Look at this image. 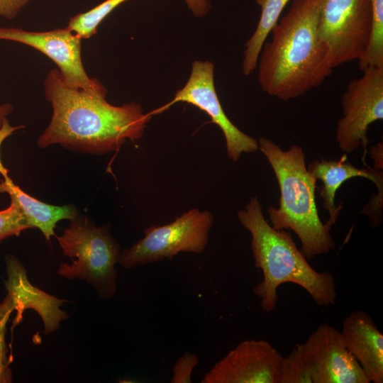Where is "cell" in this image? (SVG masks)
Instances as JSON below:
<instances>
[{
    "label": "cell",
    "instance_id": "6da1fadb",
    "mask_svg": "<svg viewBox=\"0 0 383 383\" xmlns=\"http://www.w3.org/2000/svg\"><path fill=\"white\" fill-rule=\"evenodd\" d=\"M44 89L52 116L37 142L42 148L60 144L84 153L116 151L126 140L141 138L152 116L136 103L116 106L107 102L106 94L71 88L55 69L45 78Z\"/></svg>",
    "mask_w": 383,
    "mask_h": 383
},
{
    "label": "cell",
    "instance_id": "7a4b0ae2",
    "mask_svg": "<svg viewBox=\"0 0 383 383\" xmlns=\"http://www.w3.org/2000/svg\"><path fill=\"white\" fill-rule=\"evenodd\" d=\"M258 57V83L269 96L287 101L319 87L333 70L318 27L315 0H292L271 30Z\"/></svg>",
    "mask_w": 383,
    "mask_h": 383
},
{
    "label": "cell",
    "instance_id": "3957f363",
    "mask_svg": "<svg viewBox=\"0 0 383 383\" xmlns=\"http://www.w3.org/2000/svg\"><path fill=\"white\" fill-rule=\"evenodd\" d=\"M237 217L251 234L254 265L263 274L262 280L254 287L252 292L264 312L276 309L277 289L285 283L302 287L318 306L335 304L337 291L333 275L316 271L296 247L291 233L269 224L257 197H252L244 209L239 210Z\"/></svg>",
    "mask_w": 383,
    "mask_h": 383
},
{
    "label": "cell",
    "instance_id": "277c9868",
    "mask_svg": "<svg viewBox=\"0 0 383 383\" xmlns=\"http://www.w3.org/2000/svg\"><path fill=\"white\" fill-rule=\"evenodd\" d=\"M257 142L258 150L271 165L280 190L278 208L267 209L271 226L277 230L293 231L307 260L328 252L335 246L330 233L333 225L321 221L315 199L316 179L306 168L302 147L293 145L283 150L269 138L261 137Z\"/></svg>",
    "mask_w": 383,
    "mask_h": 383
},
{
    "label": "cell",
    "instance_id": "5b68a950",
    "mask_svg": "<svg viewBox=\"0 0 383 383\" xmlns=\"http://www.w3.org/2000/svg\"><path fill=\"white\" fill-rule=\"evenodd\" d=\"M57 238L64 255L76 258L71 265L61 264L59 274L68 279H86L102 299H111L116 292L115 265L121 252L109 226L96 227L87 216L78 213Z\"/></svg>",
    "mask_w": 383,
    "mask_h": 383
},
{
    "label": "cell",
    "instance_id": "8992f818",
    "mask_svg": "<svg viewBox=\"0 0 383 383\" xmlns=\"http://www.w3.org/2000/svg\"><path fill=\"white\" fill-rule=\"evenodd\" d=\"M213 222L209 211L191 209L170 223L150 226L144 231L142 239L121 252L118 263L131 269L172 260L179 252L202 253Z\"/></svg>",
    "mask_w": 383,
    "mask_h": 383
},
{
    "label": "cell",
    "instance_id": "52a82bcc",
    "mask_svg": "<svg viewBox=\"0 0 383 383\" xmlns=\"http://www.w3.org/2000/svg\"><path fill=\"white\" fill-rule=\"evenodd\" d=\"M319 35L333 68L359 60L370 42V0H315Z\"/></svg>",
    "mask_w": 383,
    "mask_h": 383
},
{
    "label": "cell",
    "instance_id": "ba28073f",
    "mask_svg": "<svg viewBox=\"0 0 383 383\" xmlns=\"http://www.w3.org/2000/svg\"><path fill=\"white\" fill-rule=\"evenodd\" d=\"M351 80L341 97L343 117L337 122L335 140L343 152L362 148L365 162L369 126L383 119V67H369Z\"/></svg>",
    "mask_w": 383,
    "mask_h": 383
},
{
    "label": "cell",
    "instance_id": "9c48e42d",
    "mask_svg": "<svg viewBox=\"0 0 383 383\" xmlns=\"http://www.w3.org/2000/svg\"><path fill=\"white\" fill-rule=\"evenodd\" d=\"M0 40L21 43L45 54L58 67L68 87L96 94H107L98 79L86 73L81 57L82 38L67 27L46 32L0 27Z\"/></svg>",
    "mask_w": 383,
    "mask_h": 383
},
{
    "label": "cell",
    "instance_id": "30bf717a",
    "mask_svg": "<svg viewBox=\"0 0 383 383\" xmlns=\"http://www.w3.org/2000/svg\"><path fill=\"white\" fill-rule=\"evenodd\" d=\"M177 102L194 105L211 117L223 133L230 160L238 161L243 153H252L258 150L257 140L242 132L225 113L216 91L214 66L211 62L194 61L186 84L176 92L171 101L150 114L162 112Z\"/></svg>",
    "mask_w": 383,
    "mask_h": 383
},
{
    "label": "cell",
    "instance_id": "8fae6325",
    "mask_svg": "<svg viewBox=\"0 0 383 383\" xmlns=\"http://www.w3.org/2000/svg\"><path fill=\"white\" fill-rule=\"evenodd\" d=\"M311 383H370L362 367L347 349L341 333L320 324L298 344Z\"/></svg>",
    "mask_w": 383,
    "mask_h": 383
},
{
    "label": "cell",
    "instance_id": "7c38bea8",
    "mask_svg": "<svg viewBox=\"0 0 383 383\" xmlns=\"http://www.w3.org/2000/svg\"><path fill=\"white\" fill-rule=\"evenodd\" d=\"M283 356L268 341L245 340L217 362L201 383H279Z\"/></svg>",
    "mask_w": 383,
    "mask_h": 383
},
{
    "label": "cell",
    "instance_id": "4fadbf2b",
    "mask_svg": "<svg viewBox=\"0 0 383 383\" xmlns=\"http://www.w3.org/2000/svg\"><path fill=\"white\" fill-rule=\"evenodd\" d=\"M340 333L370 383H382L383 335L370 315L361 310L351 312L343 319Z\"/></svg>",
    "mask_w": 383,
    "mask_h": 383
},
{
    "label": "cell",
    "instance_id": "5bb4252c",
    "mask_svg": "<svg viewBox=\"0 0 383 383\" xmlns=\"http://www.w3.org/2000/svg\"><path fill=\"white\" fill-rule=\"evenodd\" d=\"M8 279L5 285L8 294L15 302L17 311L13 327L20 323L26 309H33L40 316L45 333L54 332L60 327V322L67 318L65 312L60 309L65 300L51 296L32 285L21 263L13 256L6 257Z\"/></svg>",
    "mask_w": 383,
    "mask_h": 383
},
{
    "label": "cell",
    "instance_id": "9a60e30c",
    "mask_svg": "<svg viewBox=\"0 0 383 383\" xmlns=\"http://www.w3.org/2000/svg\"><path fill=\"white\" fill-rule=\"evenodd\" d=\"M366 168L353 166L344 154L338 160L321 158L311 162L307 170L316 179L322 182L320 196L323 199L322 206L329 215L328 222L335 224L343 209V202L337 206L335 196L337 190L348 179L353 177H365L372 182L377 188L383 187V172L372 168L363 162Z\"/></svg>",
    "mask_w": 383,
    "mask_h": 383
},
{
    "label": "cell",
    "instance_id": "2e32d148",
    "mask_svg": "<svg viewBox=\"0 0 383 383\" xmlns=\"http://www.w3.org/2000/svg\"><path fill=\"white\" fill-rule=\"evenodd\" d=\"M0 193H7L11 201L16 203L25 218L29 228H38L45 239L50 240L55 235L56 223L63 219L71 220L78 213L73 205L62 206L50 205L24 192L11 179L0 182Z\"/></svg>",
    "mask_w": 383,
    "mask_h": 383
},
{
    "label": "cell",
    "instance_id": "e0dca14e",
    "mask_svg": "<svg viewBox=\"0 0 383 383\" xmlns=\"http://www.w3.org/2000/svg\"><path fill=\"white\" fill-rule=\"evenodd\" d=\"M256 1L260 7L261 13L254 33L245 43L243 72L246 76L251 74L257 67L262 45L290 0H257Z\"/></svg>",
    "mask_w": 383,
    "mask_h": 383
},
{
    "label": "cell",
    "instance_id": "ac0fdd59",
    "mask_svg": "<svg viewBox=\"0 0 383 383\" xmlns=\"http://www.w3.org/2000/svg\"><path fill=\"white\" fill-rule=\"evenodd\" d=\"M371 35L367 48L359 59V69L383 67V0H370Z\"/></svg>",
    "mask_w": 383,
    "mask_h": 383
},
{
    "label": "cell",
    "instance_id": "d6986e66",
    "mask_svg": "<svg viewBox=\"0 0 383 383\" xmlns=\"http://www.w3.org/2000/svg\"><path fill=\"white\" fill-rule=\"evenodd\" d=\"M127 0H106L91 10L72 17L67 28L82 39L89 38L100 23L117 6Z\"/></svg>",
    "mask_w": 383,
    "mask_h": 383
},
{
    "label": "cell",
    "instance_id": "ffe728a7",
    "mask_svg": "<svg viewBox=\"0 0 383 383\" xmlns=\"http://www.w3.org/2000/svg\"><path fill=\"white\" fill-rule=\"evenodd\" d=\"M279 383H311L308 367L298 344L287 357H283Z\"/></svg>",
    "mask_w": 383,
    "mask_h": 383
},
{
    "label": "cell",
    "instance_id": "44dd1931",
    "mask_svg": "<svg viewBox=\"0 0 383 383\" xmlns=\"http://www.w3.org/2000/svg\"><path fill=\"white\" fill-rule=\"evenodd\" d=\"M30 228L26 218L13 201L6 209L0 211V241L11 235H18Z\"/></svg>",
    "mask_w": 383,
    "mask_h": 383
},
{
    "label": "cell",
    "instance_id": "7402d4cb",
    "mask_svg": "<svg viewBox=\"0 0 383 383\" xmlns=\"http://www.w3.org/2000/svg\"><path fill=\"white\" fill-rule=\"evenodd\" d=\"M16 304L13 297L7 294L0 304V382H6L11 379L8 368L9 361L6 357L7 347L5 343L6 325Z\"/></svg>",
    "mask_w": 383,
    "mask_h": 383
},
{
    "label": "cell",
    "instance_id": "603a6c76",
    "mask_svg": "<svg viewBox=\"0 0 383 383\" xmlns=\"http://www.w3.org/2000/svg\"><path fill=\"white\" fill-rule=\"evenodd\" d=\"M198 356L189 351L181 355L174 365L171 383H190L194 369L198 365Z\"/></svg>",
    "mask_w": 383,
    "mask_h": 383
},
{
    "label": "cell",
    "instance_id": "cb8c5ba5",
    "mask_svg": "<svg viewBox=\"0 0 383 383\" xmlns=\"http://www.w3.org/2000/svg\"><path fill=\"white\" fill-rule=\"evenodd\" d=\"M377 189V193L372 194L368 203L360 211V213L367 216L369 226L372 228L379 227L382 222L383 187Z\"/></svg>",
    "mask_w": 383,
    "mask_h": 383
},
{
    "label": "cell",
    "instance_id": "d4e9b609",
    "mask_svg": "<svg viewBox=\"0 0 383 383\" xmlns=\"http://www.w3.org/2000/svg\"><path fill=\"white\" fill-rule=\"evenodd\" d=\"M30 0H0V17L13 20Z\"/></svg>",
    "mask_w": 383,
    "mask_h": 383
},
{
    "label": "cell",
    "instance_id": "484cf974",
    "mask_svg": "<svg viewBox=\"0 0 383 383\" xmlns=\"http://www.w3.org/2000/svg\"><path fill=\"white\" fill-rule=\"evenodd\" d=\"M23 126L13 127L11 126L7 118H6L0 128V147L3 141L9 135H11L13 131L19 128H23ZM0 174L3 176L4 180L10 179L11 178L8 175V170L3 165L0 158Z\"/></svg>",
    "mask_w": 383,
    "mask_h": 383
},
{
    "label": "cell",
    "instance_id": "4316f807",
    "mask_svg": "<svg viewBox=\"0 0 383 383\" xmlns=\"http://www.w3.org/2000/svg\"><path fill=\"white\" fill-rule=\"evenodd\" d=\"M194 16L202 17L205 16L210 9L209 0H184Z\"/></svg>",
    "mask_w": 383,
    "mask_h": 383
},
{
    "label": "cell",
    "instance_id": "83f0119b",
    "mask_svg": "<svg viewBox=\"0 0 383 383\" xmlns=\"http://www.w3.org/2000/svg\"><path fill=\"white\" fill-rule=\"evenodd\" d=\"M383 145L382 142L373 145L369 150V154L374 160L373 168L377 170L383 169Z\"/></svg>",
    "mask_w": 383,
    "mask_h": 383
},
{
    "label": "cell",
    "instance_id": "f1b7e54d",
    "mask_svg": "<svg viewBox=\"0 0 383 383\" xmlns=\"http://www.w3.org/2000/svg\"><path fill=\"white\" fill-rule=\"evenodd\" d=\"M13 106L11 104L0 105V128L4 121L7 118L8 115L13 111Z\"/></svg>",
    "mask_w": 383,
    "mask_h": 383
}]
</instances>
